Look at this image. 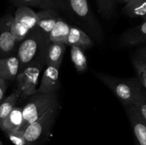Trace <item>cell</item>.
<instances>
[{
  "mask_svg": "<svg viewBox=\"0 0 146 145\" xmlns=\"http://www.w3.org/2000/svg\"><path fill=\"white\" fill-rule=\"evenodd\" d=\"M94 75L115 94L123 107L134 105L144 90L138 78H118L100 72H94Z\"/></svg>",
  "mask_w": 146,
  "mask_h": 145,
  "instance_id": "obj_2",
  "label": "cell"
},
{
  "mask_svg": "<svg viewBox=\"0 0 146 145\" xmlns=\"http://www.w3.org/2000/svg\"><path fill=\"white\" fill-rule=\"evenodd\" d=\"M131 123L136 145H146V122L134 105L124 107Z\"/></svg>",
  "mask_w": 146,
  "mask_h": 145,
  "instance_id": "obj_8",
  "label": "cell"
},
{
  "mask_svg": "<svg viewBox=\"0 0 146 145\" xmlns=\"http://www.w3.org/2000/svg\"><path fill=\"white\" fill-rule=\"evenodd\" d=\"M14 18L16 21L21 23L29 30L32 31L36 28L38 16L37 13L31 7H19L16 10Z\"/></svg>",
  "mask_w": 146,
  "mask_h": 145,
  "instance_id": "obj_16",
  "label": "cell"
},
{
  "mask_svg": "<svg viewBox=\"0 0 146 145\" xmlns=\"http://www.w3.org/2000/svg\"><path fill=\"white\" fill-rule=\"evenodd\" d=\"M59 109L60 103L58 102L27 127L24 134L29 144H44L49 137Z\"/></svg>",
  "mask_w": 146,
  "mask_h": 145,
  "instance_id": "obj_3",
  "label": "cell"
},
{
  "mask_svg": "<svg viewBox=\"0 0 146 145\" xmlns=\"http://www.w3.org/2000/svg\"><path fill=\"white\" fill-rule=\"evenodd\" d=\"M0 145H3V143H2V142H1V140H0Z\"/></svg>",
  "mask_w": 146,
  "mask_h": 145,
  "instance_id": "obj_30",
  "label": "cell"
},
{
  "mask_svg": "<svg viewBox=\"0 0 146 145\" xmlns=\"http://www.w3.org/2000/svg\"><path fill=\"white\" fill-rule=\"evenodd\" d=\"M14 16L6 14L0 18V58L17 54L19 44L11 31Z\"/></svg>",
  "mask_w": 146,
  "mask_h": 145,
  "instance_id": "obj_7",
  "label": "cell"
},
{
  "mask_svg": "<svg viewBox=\"0 0 146 145\" xmlns=\"http://www.w3.org/2000/svg\"><path fill=\"white\" fill-rule=\"evenodd\" d=\"M22 123V108L15 107L1 124L0 129L5 133L19 130Z\"/></svg>",
  "mask_w": 146,
  "mask_h": 145,
  "instance_id": "obj_17",
  "label": "cell"
},
{
  "mask_svg": "<svg viewBox=\"0 0 146 145\" xmlns=\"http://www.w3.org/2000/svg\"><path fill=\"white\" fill-rule=\"evenodd\" d=\"M59 69L60 67L56 65H46L36 92L54 93L59 90L61 87L59 80Z\"/></svg>",
  "mask_w": 146,
  "mask_h": 145,
  "instance_id": "obj_9",
  "label": "cell"
},
{
  "mask_svg": "<svg viewBox=\"0 0 146 145\" xmlns=\"http://www.w3.org/2000/svg\"><path fill=\"white\" fill-rule=\"evenodd\" d=\"M36 13L38 19L35 29L48 41V35L60 16L58 11L53 9H45Z\"/></svg>",
  "mask_w": 146,
  "mask_h": 145,
  "instance_id": "obj_10",
  "label": "cell"
},
{
  "mask_svg": "<svg viewBox=\"0 0 146 145\" xmlns=\"http://www.w3.org/2000/svg\"><path fill=\"white\" fill-rule=\"evenodd\" d=\"M11 31L18 44L24 41L31 32L30 30L26 28L21 23L16 21L14 18L11 24Z\"/></svg>",
  "mask_w": 146,
  "mask_h": 145,
  "instance_id": "obj_23",
  "label": "cell"
},
{
  "mask_svg": "<svg viewBox=\"0 0 146 145\" xmlns=\"http://www.w3.org/2000/svg\"><path fill=\"white\" fill-rule=\"evenodd\" d=\"M71 58L78 72H82L86 71L88 68V63L84 50L81 47L71 45Z\"/></svg>",
  "mask_w": 146,
  "mask_h": 145,
  "instance_id": "obj_21",
  "label": "cell"
},
{
  "mask_svg": "<svg viewBox=\"0 0 146 145\" xmlns=\"http://www.w3.org/2000/svg\"><path fill=\"white\" fill-rule=\"evenodd\" d=\"M98 12L105 18H111L114 16L117 0H96Z\"/></svg>",
  "mask_w": 146,
  "mask_h": 145,
  "instance_id": "obj_22",
  "label": "cell"
},
{
  "mask_svg": "<svg viewBox=\"0 0 146 145\" xmlns=\"http://www.w3.org/2000/svg\"><path fill=\"white\" fill-rule=\"evenodd\" d=\"M58 102V95L57 92H36L29 97L28 102L22 108L23 123L19 130L24 132L30 124L40 117L50 107Z\"/></svg>",
  "mask_w": 146,
  "mask_h": 145,
  "instance_id": "obj_4",
  "label": "cell"
},
{
  "mask_svg": "<svg viewBox=\"0 0 146 145\" xmlns=\"http://www.w3.org/2000/svg\"><path fill=\"white\" fill-rule=\"evenodd\" d=\"M70 26L60 16L48 35L49 43H64L65 44L69 33Z\"/></svg>",
  "mask_w": 146,
  "mask_h": 145,
  "instance_id": "obj_18",
  "label": "cell"
},
{
  "mask_svg": "<svg viewBox=\"0 0 146 145\" xmlns=\"http://www.w3.org/2000/svg\"><path fill=\"white\" fill-rule=\"evenodd\" d=\"M7 89V81L0 78V103L3 101Z\"/></svg>",
  "mask_w": 146,
  "mask_h": 145,
  "instance_id": "obj_28",
  "label": "cell"
},
{
  "mask_svg": "<svg viewBox=\"0 0 146 145\" xmlns=\"http://www.w3.org/2000/svg\"><path fill=\"white\" fill-rule=\"evenodd\" d=\"M132 63L134 67L146 68V46L136 51L132 58Z\"/></svg>",
  "mask_w": 146,
  "mask_h": 145,
  "instance_id": "obj_25",
  "label": "cell"
},
{
  "mask_svg": "<svg viewBox=\"0 0 146 145\" xmlns=\"http://www.w3.org/2000/svg\"><path fill=\"white\" fill-rule=\"evenodd\" d=\"M129 0H117V2H119V3H124L125 4V2H127Z\"/></svg>",
  "mask_w": 146,
  "mask_h": 145,
  "instance_id": "obj_29",
  "label": "cell"
},
{
  "mask_svg": "<svg viewBox=\"0 0 146 145\" xmlns=\"http://www.w3.org/2000/svg\"><path fill=\"white\" fill-rule=\"evenodd\" d=\"M66 45L64 43H48L42 53L46 65H56L61 68Z\"/></svg>",
  "mask_w": 146,
  "mask_h": 145,
  "instance_id": "obj_12",
  "label": "cell"
},
{
  "mask_svg": "<svg viewBox=\"0 0 146 145\" xmlns=\"http://www.w3.org/2000/svg\"><path fill=\"white\" fill-rule=\"evenodd\" d=\"M44 65V58L41 55L19 72L16 80L20 98L26 99L36 92L38 78Z\"/></svg>",
  "mask_w": 146,
  "mask_h": 145,
  "instance_id": "obj_6",
  "label": "cell"
},
{
  "mask_svg": "<svg viewBox=\"0 0 146 145\" xmlns=\"http://www.w3.org/2000/svg\"><path fill=\"white\" fill-rule=\"evenodd\" d=\"M123 12L132 18L144 17L146 15V0H129L125 3Z\"/></svg>",
  "mask_w": 146,
  "mask_h": 145,
  "instance_id": "obj_19",
  "label": "cell"
},
{
  "mask_svg": "<svg viewBox=\"0 0 146 145\" xmlns=\"http://www.w3.org/2000/svg\"><path fill=\"white\" fill-rule=\"evenodd\" d=\"M65 44L66 45H76L83 50L88 49L94 45L91 37L86 31L78 27L70 26L69 33L67 36Z\"/></svg>",
  "mask_w": 146,
  "mask_h": 145,
  "instance_id": "obj_13",
  "label": "cell"
},
{
  "mask_svg": "<svg viewBox=\"0 0 146 145\" xmlns=\"http://www.w3.org/2000/svg\"><path fill=\"white\" fill-rule=\"evenodd\" d=\"M146 43V20L142 24L128 29L123 33L118 39L122 47H132Z\"/></svg>",
  "mask_w": 146,
  "mask_h": 145,
  "instance_id": "obj_11",
  "label": "cell"
},
{
  "mask_svg": "<svg viewBox=\"0 0 146 145\" xmlns=\"http://www.w3.org/2000/svg\"><path fill=\"white\" fill-rule=\"evenodd\" d=\"M134 68L137 72L138 79L139 80L144 89L146 90V68L138 66H135Z\"/></svg>",
  "mask_w": 146,
  "mask_h": 145,
  "instance_id": "obj_27",
  "label": "cell"
},
{
  "mask_svg": "<svg viewBox=\"0 0 146 145\" xmlns=\"http://www.w3.org/2000/svg\"><path fill=\"white\" fill-rule=\"evenodd\" d=\"M48 41L41 36L34 28L28 36L19 43L16 55L19 61V71L42 55L43 51Z\"/></svg>",
  "mask_w": 146,
  "mask_h": 145,
  "instance_id": "obj_5",
  "label": "cell"
},
{
  "mask_svg": "<svg viewBox=\"0 0 146 145\" xmlns=\"http://www.w3.org/2000/svg\"><path fill=\"white\" fill-rule=\"evenodd\" d=\"M66 14L84 28L97 42L102 43L104 34L101 24L96 18L88 0H64Z\"/></svg>",
  "mask_w": 146,
  "mask_h": 145,
  "instance_id": "obj_1",
  "label": "cell"
},
{
  "mask_svg": "<svg viewBox=\"0 0 146 145\" xmlns=\"http://www.w3.org/2000/svg\"><path fill=\"white\" fill-rule=\"evenodd\" d=\"M20 98V92L18 90H14L9 96L3 100L0 103V125L5 118L9 115L13 109L15 107L16 103Z\"/></svg>",
  "mask_w": 146,
  "mask_h": 145,
  "instance_id": "obj_20",
  "label": "cell"
},
{
  "mask_svg": "<svg viewBox=\"0 0 146 145\" xmlns=\"http://www.w3.org/2000/svg\"><path fill=\"white\" fill-rule=\"evenodd\" d=\"M134 105L137 107L141 117L146 122V90L144 89L135 100Z\"/></svg>",
  "mask_w": 146,
  "mask_h": 145,
  "instance_id": "obj_26",
  "label": "cell"
},
{
  "mask_svg": "<svg viewBox=\"0 0 146 145\" xmlns=\"http://www.w3.org/2000/svg\"><path fill=\"white\" fill-rule=\"evenodd\" d=\"M14 5L19 7H34L41 9H53L66 13L64 0H9Z\"/></svg>",
  "mask_w": 146,
  "mask_h": 145,
  "instance_id": "obj_14",
  "label": "cell"
},
{
  "mask_svg": "<svg viewBox=\"0 0 146 145\" xmlns=\"http://www.w3.org/2000/svg\"><path fill=\"white\" fill-rule=\"evenodd\" d=\"M7 137L14 145H29L24 136V132L20 130L7 132Z\"/></svg>",
  "mask_w": 146,
  "mask_h": 145,
  "instance_id": "obj_24",
  "label": "cell"
},
{
  "mask_svg": "<svg viewBox=\"0 0 146 145\" xmlns=\"http://www.w3.org/2000/svg\"><path fill=\"white\" fill-rule=\"evenodd\" d=\"M19 72V61L17 55L0 58V78L14 80Z\"/></svg>",
  "mask_w": 146,
  "mask_h": 145,
  "instance_id": "obj_15",
  "label": "cell"
}]
</instances>
